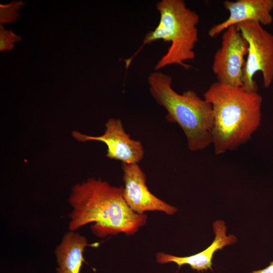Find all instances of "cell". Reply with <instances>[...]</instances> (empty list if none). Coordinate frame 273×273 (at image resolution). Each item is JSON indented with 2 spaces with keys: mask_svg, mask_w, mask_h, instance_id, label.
<instances>
[{
  "mask_svg": "<svg viewBox=\"0 0 273 273\" xmlns=\"http://www.w3.org/2000/svg\"><path fill=\"white\" fill-rule=\"evenodd\" d=\"M69 231H75L90 223L99 237L124 233L133 235L144 226L147 216L138 214L127 205L123 187H114L100 178H90L75 185L68 200Z\"/></svg>",
  "mask_w": 273,
  "mask_h": 273,
  "instance_id": "obj_1",
  "label": "cell"
},
{
  "mask_svg": "<svg viewBox=\"0 0 273 273\" xmlns=\"http://www.w3.org/2000/svg\"><path fill=\"white\" fill-rule=\"evenodd\" d=\"M204 99L212 106V144L216 155L245 144L260 126L262 98L258 92L217 81L205 92Z\"/></svg>",
  "mask_w": 273,
  "mask_h": 273,
  "instance_id": "obj_2",
  "label": "cell"
},
{
  "mask_svg": "<svg viewBox=\"0 0 273 273\" xmlns=\"http://www.w3.org/2000/svg\"><path fill=\"white\" fill-rule=\"evenodd\" d=\"M172 79L159 71L148 78L150 94L166 111V119L177 124L192 151L202 150L212 144L213 115L212 106L197 93L189 89L179 94L172 87Z\"/></svg>",
  "mask_w": 273,
  "mask_h": 273,
  "instance_id": "obj_3",
  "label": "cell"
},
{
  "mask_svg": "<svg viewBox=\"0 0 273 273\" xmlns=\"http://www.w3.org/2000/svg\"><path fill=\"white\" fill-rule=\"evenodd\" d=\"M156 7L160 14L159 23L153 30L146 34L142 46L134 55L124 60L126 68L146 44L162 39L170 42V46L155 65V70L175 64L189 69L191 66L185 62L195 57L194 48L198 40V14L189 9L183 0H162Z\"/></svg>",
  "mask_w": 273,
  "mask_h": 273,
  "instance_id": "obj_4",
  "label": "cell"
},
{
  "mask_svg": "<svg viewBox=\"0 0 273 273\" xmlns=\"http://www.w3.org/2000/svg\"><path fill=\"white\" fill-rule=\"evenodd\" d=\"M236 26L248 43L242 87L248 92H258L254 77L260 72L264 87L268 88L273 82V34L255 22H244Z\"/></svg>",
  "mask_w": 273,
  "mask_h": 273,
  "instance_id": "obj_5",
  "label": "cell"
},
{
  "mask_svg": "<svg viewBox=\"0 0 273 273\" xmlns=\"http://www.w3.org/2000/svg\"><path fill=\"white\" fill-rule=\"evenodd\" d=\"M221 38V46L213 57L212 71L217 82L233 87L243 86L248 43L236 26L224 30Z\"/></svg>",
  "mask_w": 273,
  "mask_h": 273,
  "instance_id": "obj_6",
  "label": "cell"
},
{
  "mask_svg": "<svg viewBox=\"0 0 273 273\" xmlns=\"http://www.w3.org/2000/svg\"><path fill=\"white\" fill-rule=\"evenodd\" d=\"M105 127L104 133L100 136H90L77 131H72V134L79 142L104 143L107 147V157L120 161L122 164H138L142 160L144 150L142 143L130 138L120 119H109Z\"/></svg>",
  "mask_w": 273,
  "mask_h": 273,
  "instance_id": "obj_7",
  "label": "cell"
},
{
  "mask_svg": "<svg viewBox=\"0 0 273 273\" xmlns=\"http://www.w3.org/2000/svg\"><path fill=\"white\" fill-rule=\"evenodd\" d=\"M123 198L127 205L135 212L144 214L159 211L173 214L177 209L159 199L149 190L146 176L138 164H122Z\"/></svg>",
  "mask_w": 273,
  "mask_h": 273,
  "instance_id": "obj_8",
  "label": "cell"
},
{
  "mask_svg": "<svg viewBox=\"0 0 273 273\" xmlns=\"http://www.w3.org/2000/svg\"><path fill=\"white\" fill-rule=\"evenodd\" d=\"M223 6L229 12L228 18L213 25L208 31V35L214 37L230 27L247 21L269 25L273 21V0L225 1Z\"/></svg>",
  "mask_w": 273,
  "mask_h": 273,
  "instance_id": "obj_9",
  "label": "cell"
},
{
  "mask_svg": "<svg viewBox=\"0 0 273 273\" xmlns=\"http://www.w3.org/2000/svg\"><path fill=\"white\" fill-rule=\"evenodd\" d=\"M226 229L223 221H216L213 224L215 237L212 244L207 249L198 253L185 257L158 252L156 255V261L160 264L173 262L178 267L184 264H189L193 269L198 271L211 269L212 259L215 252L226 245L235 243L237 241L236 237L233 235L226 236Z\"/></svg>",
  "mask_w": 273,
  "mask_h": 273,
  "instance_id": "obj_10",
  "label": "cell"
},
{
  "mask_svg": "<svg viewBox=\"0 0 273 273\" xmlns=\"http://www.w3.org/2000/svg\"><path fill=\"white\" fill-rule=\"evenodd\" d=\"M86 238L75 231L66 233L55 251L58 273H80L83 252L89 246Z\"/></svg>",
  "mask_w": 273,
  "mask_h": 273,
  "instance_id": "obj_11",
  "label": "cell"
},
{
  "mask_svg": "<svg viewBox=\"0 0 273 273\" xmlns=\"http://www.w3.org/2000/svg\"><path fill=\"white\" fill-rule=\"evenodd\" d=\"M22 1H13L8 4L0 5V24L12 23L19 17V10L24 6Z\"/></svg>",
  "mask_w": 273,
  "mask_h": 273,
  "instance_id": "obj_12",
  "label": "cell"
},
{
  "mask_svg": "<svg viewBox=\"0 0 273 273\" xmlns=\"http://www.w3.org/2000/svg\"><path fill=\"white\" fill-rule=\"evenodd\" d=\"M22 40L20 36L14 33L11 30L5 29L0 25V51H11L14 48V43Z\"/></svg>",
  "mask_w": 273,
  "mask_h": 273,
  "instance_id": "obj_13",
  "label": "cell"
},
{
  "mask_svg": "<svg viewBox=\"0 0 273 273\" xmlns=\"http://www.w3.org/2000/svg\"><path fill=\"white\" fill-rule=\"evenodd\" d=\"M250 273H273V261L270 262L269 265L266 267L262 269L253 270Z\"/></svg>",
  "mask_w": 273,
  "mask_h": 273,
  "instance_id": "obj_14",
  "label": "cell"
}]
</instances>
